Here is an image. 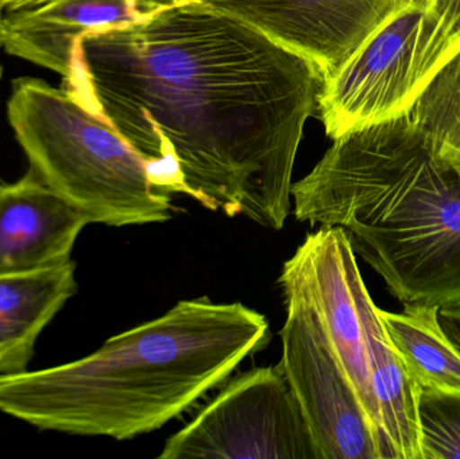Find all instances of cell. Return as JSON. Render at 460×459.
<instances>
[{
	"label": "cell",
	"instance_id": "obj_20",
	"mask_svg": "<svg viewBox=\"0 0 460 459\" xmlns=\"http://www.w3.org/2000/svg\"><path fill=\"white\" fill-rule=\"evenodd\" d=\"M154 2H155L159 7H167V5H172L174 4V3L182 2V0H154Z\"/></svg>",
	"mask_w": 460,
	"mask_h": 459
},
{
	"label": "cell",
	"instance_id": "obj_18",
	"mask_svg": "<svg viewBox=\"0 0 460 459\" xmlns=\"http://www.w3.org/2000/svg\"><path fill=\"white\" fill-rule=\"evenodd\" d=\"M35 2V0H2V5H0V13L3 11L10 10V8L19 7L22 4H27V3Z\"/></svg>",
	"mask_w": 460,
	"mask_h": 459
},
{
	"label": "cell",
	"instance_id": "obj_1",
	"mask_svg": "<svg viewBox=\"0 0 460 459\" xmlns=\"http://www.w3.org/2000/svg\"><path fill=\"white\" fill-rule=\"evenodd\" d=\"M323 80L296 54L199 0L85 35L65 88L147 161L151 180L280 231Z\"/></svg>",
	"mask_w": 460,
	"mask_h": 459
},
{
	"label": "cell",
	"instance_id": "obj_5",
	"mask_svg": "<svg viewBox=\"0 0 460 459\" xmlns=\"http://www.w3.org/2000/svg\"><path fill=\"white\" fill-rule=\"evenodd\" d=\"M7 119L29 172L89 224L119 228L172 218V194L156 188L147 161L65 86L15 78Z\"/></svg>",
	"mask_w": 460,
	"mask_h": 459
},
{
	"label": "cell",
	"instance_id": "obj_7",
	"mask_svg": "<svg viewBox=\"0 0 460 459\" xmlns=\"http://www.w3.org/2000/svg\"><path fill=\"white\" fill-rule=\"evenodd\" d=\"M159 459H319L299 403L280 366L253 368L229 384Z\"/></svg>",
	"mask_w": 460,
	"mask_h": 459
},
{
	"label": "cell",
	"instance_id": "obj_10",
	"mask_svg": "<svg viewBox=\"0 0 460 459\" xmlns=\"http://www.w3.org/2000/svg\"><path fill=\"white\" fill-rule=\"evenodd\" d=\"M164 7L154 0H38L3 11L5 53L70 77L81 38L146 21Z\"/></svg>",
	"mask_w": 460,
	"mask_h": 459
},
{
	"label": "cell",
	"instance_id": "obj_17",
	"mask_svg": "<svg viewBox=\"0 0 460 459\" xmlns=\"http://www.w3.org/2000/svg\"><path fill=\"white\" fill-rule=\"evenodd\" d=\"M454 24L460 26V0H429Z\"/></svg>",
	"mask_w": 460,
	"mask_h": 459
},
{
	"label": "cell",
	"instance_id": "obj_15",
	"mask_svg": "<svg viewBox=\"0 0 460 459\" xmlns=\"http://www.w3.org/2000/svg\"><path fill=\"white\" fill-rule=\"evenodd\" d=\"M419 420L423 459H460V391L421 390Z\"/></svg>",
	"mask_w": 460,
	"mask_h": 459
},
{
	"label": "cell",
	"instance_id": "obj_12",
	"mask_svg": "<svg viewBox=\"0 0 460 459\" xmlns=\"http://www.w3.org/2000/svg\"><path fill=\"white\" fill-rule=\"evenodd\" d=\"M75 291L73 260L38 271L0 275V352L10 361L13 374L26 371L38 337Z\"/></svg>",
	"mask_w": 460,
	"mask_h": 459
},
{
	"label": "cell",
	"instance_id": "obj_11",
	"mask_svg": "<svg viewBox=\"0 0 460 459\" xmlns=\"http://www.w3.org/2000/svg\"><path fill=\"white\" fill-rule=\"evenodd\" d=\"M88 224L83 213L30 172L0 185V275L72 260L75 242Z\"/></svg>",
	"mask_w": 460,
	"mask_h": 459
},
{
	"label": "cell",
	"instance_id": "obj_14",
	"mask_svg": "<svg viewBox=\"0 0 460 459\" xmlns=\"http://www.w3.org/2000/svg\"><path fill=\"white\" fill-rule=\"evenodd\" d=\"M410 119L434 155L460 181V53L429 81Z\"/></svg>",
	"mask_w": 460,
	"mask_h": 459
},
{
	"label": "cell",
	"instance_id": "obj_6",
	"mask_svg": "<svg viewBox=\"0 0 460 459\" xmlns=\"http://www.w3.org/2000/svg\"><path fill=\"white\" fill-rule=\"evenodd\" d=\"M460 53V29L429 0H402L322 86L318 112L330 139L410 115L434 75Z\"/></svg>",
	"mask_w": 460,
	"mask_h": 459
},
{
	"label": "cell",
	"instance_id": "obj_4",
	"mask_svg": "<svg viewBox=\"0 0 460 459\" xmlns=\"http://www.w3.org/2000/svg\"><path fill=\"white\" fill-rule=\"evenodd\" d=\"M284 296L315 312L388 459H423L420 387L408 372L362 279L348 234L319 226L283 264Z\"/></svg>",
	"mask_w": 460,
	"mask_h": 459
},
{
	"label": "cell",
	"instance_id": "obj_21",
	"mask_svg": "<svg viewBox=\"0 0 460 459\" xmlns=\"http://www.w3.org/2000/svg\"><path fill=\"white\" fill-rule=\"evenodd\" d=\"M3 48V23H2V13H0V49Z\"/></svg>",
	"mask_w": 460,
	"mask_h": 459
},
{
	"label": "cell",
	"instance_id": "obj_2",
	"mask_svg": "<svg viewBox=\"0 0 460 459\" xmlns=\"http://www.w3.org/2000/svg\"><path fill=\"white\" fill-rule=\"evenodd\" d=\"M268 341L261 313L185 299L80 360L0 375V412L40 430L127 441L188 411Z\"/></svg>",
	"mask_w": 460,
	"mask_h": 459
},
{
	"label": "cell",
	"instance_id": "obj_3",
	"mask_svg": "<svg viewBox=\"0 0 460 459\" xmlns=\"http://www.w3.org/2000/svg\"><path fill=\"white\" fill-rule=\"evenodd\" d=\"M291 194L295 218L342 228L402 306L460 301V181L410 115L334 139Z\"/></svg>",
	"mask_w": 460,
	"mask_h": 459
},
{
	"label": "cell",
	"instance_id": "obj_9",
	"mask_svg": "<svg viewBox=\"0 0 460 459\" xmlns=\"http://www.w3.org/2000/svg\"><path fill=\"white\" fill-rule=\"evenodd\" d=\"M307 61L323 84L402 0H199Z\"/></svg>",
	"mask_w": 460,
	"mask_h": 459
},
{
	"label": "cell",
	"instance_id": "obj_13",
	"mask_svg": "<svg viewBox=\"0 0 460 459\" xmlns=\"http://www.w3.org/2000/svg\"><path fill=\"white\" fill-rule=\"evenodd\" d=\"M440 307L404 305L378 309L392 344L420 390L460 391V349L440 322Z\"/></svg>",
	"mask_w": 460,
	"mask_h": 459
},
{
	"label": "cell",
	"instance_id": "obj_16",
	"mask_svg": "<svg viewBox=\"0 0 460 459\" xmlns=\"http://www.w3.org/2000/svg\"><path fill=\"white\" fill-rule=\"evenodd\" d=\"M440 322L460 349V301L440 307Z\"/></svg>",
	"mask_w": 460,
	"mask_h": 459
},
{
	"label": "cell",
	"instance_id": "obj_22",
	"mask_svg": "<svg viewBox=\"0 0 460 459\" xmlns=\"http://www.w3.org/2000/svg\"><path fill=\"white\" fill-rule=\"evenodd\" d=\"M0 5H2V0H0Z\"/></svg>",
	"mask_w": 460,
	"mask_h": 459
},
{
	"label": "cell",
	"instance_id": "obj_19",
	"mask_svg": "<svg viewBox=\"0 0 460 459\" xmlns=\"http://www.w3.org/2000/svg\"><path fill=\"white\" fill-rule=\"evenodd\" d=\"M13 371H11L10 361L5 357L4 353L0 352V375H11Z\"/></svg>",
	"mask_w": 460,
	"mask_h": 459
},
{
	"label": "cell",
	"instance_id": "obj_8",
	"mask_svg": "<svg viewBox=\"0 0 460 459\" xmlns=\"http://www.w3.org/2000/svg\"><path fill=\"white\" fill-rule=\"evenodd\" d=\"M284 298L287 315L279 366L299 403L319 459H388L315 312L296 296Z\"/></svg>",
	"mask_w": 460,
	"mask_h": 459
}]
</instances>
